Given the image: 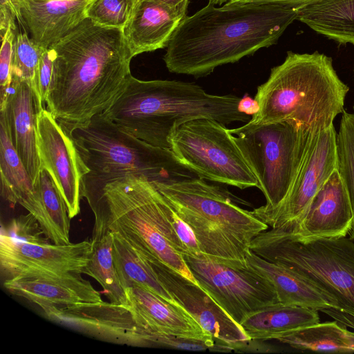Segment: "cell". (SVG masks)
<instances>
[{
    "mask_svg": "<svg viewBox=\"0 0 354 354\" xmlns=\"http://www.w3.org/2000/svg\"><path fill=\"white\" fill-rule=\"evenodd\" d=\"M41 201V210L37 217L46 237L55 244L70 243V221L66 204L54 180L42 169L35 185Z\"/></svg>",
    "mask_w": 354,
    "mask_h": 354,
    "instance_id": "cell-29",
    "label": "cell"
},
{
    "mask_svg": "<svg viewBox=\"0 0 354 354\" xmlns=\"http://www.w3.org/2000/svg\"><path fill=\"white\" fill-rule=\"evenodd\" d=\"M312 0H230L228 4H275L297 8Z\"/></svg>",
    "mask_w": 354,
    "mask_h": 354,
    "instance_id": "cell-38",
    "label": "cell"
},
{
    "mask_svg": "<svg viewBox=\"0 0 354 354\" xmlns=\"http://www.w3.org/2000/svg\"><path fill=\"white\" fill-rule=\"evenodd\" d=\"M319 322L316 310L277 303L248 314L240 326L250 339L268 341Z\"/></svg>",
    "mask_w": 354,
    "mask_h": 354,
    "instance_id": "cell-26",
    "label": "cell"
},
{
    "mask_svg": "<svg viewBox=\"0 0 354 354\" xmlns=\"http://www.w3.org/2000/svg\"><path fill=\"white\" fill-rule=\"evenodd\" d=\"M314 129L292 120L261 124L248 121L241 127L228 129L266 198V205L254 211L271 210L285 198Z\"/></svg>",
    "mask_w": 354,
    "mask_h": 354,
    "instance_id": "cell-9",
    "label": "cell"
},
{
    "mask_svg": "<svg viewBox=\"0 0 354 354\" xmlns=\"http://www.w3.org/2000/svg\"><path fill=\"white\" fill-rule=\"evenodd\" d=\"M93 0H21L20 12L31 38L49 48L86 19Z\"/></svg>",
    "mask_w": 354,
    "mask_h": 354,
    "instance_id": "cell-20",
    "label": "cell"
},
{
    "mask_svg": "<svg viewBox=\"0 0 354 354\" xmlns=\"http://www.w3.org/2000/svg\"><path fill=\"white\" fill-rule=\"evenodd\" d=\"M55 53L52 48L46 49L39 61L36 90L45 104L54 73Z\"/></svg>",
    "mask_w": 354,
    "mask_h": 354,
    "instance_id": "cell-35",
    "label": "cell"
},
{
    "mask_svg": "<svg viewBox=\"0 0 354 354\" xmlns=\"http://www.w3.org/2000/svg\"><path fill=\"white\" fill-rule=\"evenodd\" d=\"M170 218L172 228L185 250V254L196 256L201 253L198 242L193 231L179 217L173 208L170 214Z\"/></svg>",
    "mask_w": 354,
    "mask_h": 354,
    "instance_id": "cell-36",
    "label": "cell"
},
{
    "mask_svg": "<svg viewBox=\"0 0 354 354\" xmlns=\"http://www.w3.org/2000/svg\"><path fill=\"white\" fill-rule=\"evenodd\" d=\"M349 87L339 78L333 59L324 53L289 51L257 88L258 113L249 122L265 124L292 120L313 129L333 124L344 111Z\"/></svg>",
    "mask_w": 354,
    "mask_h": 354,
    "instance_id": "cell-5",
    "label": "cell"
},
{
    "mask_svg": "<svg viewBox=\"0 0 354 354\" xmlns=\"http://www.w3.org/2000/svg\"><path fill=\"white\" fill-rule=\"evenodd\" d=\"M297 20L341 44H354V0H312L296 8Z\"/></svg>",
    "mask_w": 354,
    "mask_h": 354,
    "instance_id": "cell-25",
    "label": "cell"
},
{
    "mask_svg": "<svg viewBox=\"0 0 354 354\" xmlns=\"http://www.w3.org/2000/svg\"><path fill=\"white\" fill-rule=\"evenodd\" d=\"M203 288L239 326L250 313L279 303L274 286L247 263H232L208 255L184 254Z\"/></svg>",
    "mask_w": 354,
    "mask_h": 354,
    "instance_id": "cell-11",
    "label": "cell"
},
{
    "mask_svg": "<svg viewBox=\"0 0 354 354\" xmlns=\"http://www.w3.org/2000/svg\"><path fill=\"white\" fill-rule=\"evenodd\" d=\"M185 16L179 9L162 1L139 0L122 30L133 57L167 47Z\"/></svg>",
    "mask_w": 354,
    "mask_h": 354,
    "instance_id": "cell-21",
    "label": "cell"
},
{
    "mask_svg": "<svg viewBox=\"0 0 354 354\" xmlns=\"http://www.w3.org/2000/svg\"><path fill=\"white\" fill-rule=\"evenodd\" d=\"M149 263L178 304L211 334L216 344L234 352L236 346L250 339L242 328L203 288L159 261Z\"/></svg>",
    "mask_w": 354,
    "mask_h": 354,
    "instance_id": "cell-16",
    "label": "cell"
},
{
    "mask_svg": "<svg viewBox=\"0 0 354 354\" xmlns=\"http://www.w3.org/2000/svg\"><path fill=\"white\" fill-rule=\"evenodd\" d=\"M35 89L26 81L12 77L1 116L6 123L12 145L35 186L41 171L37 147L38 117L44 108Z\"/></svg>",
    "mask_w": 354,
    "mask_h": 354,
    "instance_id": "cell-17",
    "label": "cell"
},
{
    "mask_svg": "<svg viewBox=\"0 0 354 354\" xmlns=\"http://www.w3.org/2000/svg\"><path fill=\"white\" fill-rule=\"evenodd\" d=\"M16 24H11L1 36L0 52V109L7 100L12 83V64L15 41L17 35Z\"/></svg>",
    "mask_w": 354,
    "mask_h": 354,
    "instance_id": "cell-34",
    "label": "cell"
},
{
    "mask_svg": "<svg viewBox=\"0 0 354 354\" xmlns=\"http://www.w3.org/2000/svg\"><path fill=\"white\" fill-rule=\"evenodd\" d=\"M170 149L203 179L239 189L259 188V181L225 125L201 118L176 127Z\"/></svg>",
    "mask_w": 354,
    "mask_h": 354,
    "instance_id": "cell-10",
    "label": "cell"
},
{
    "mask_svg": "<svg viewBox=\"0 0 354 354\" xmlns=\"http://www.w3.org/2000/svg\"><path fill=\"white\" fill-rule=\"evenodd\" d=\"M241 97L207 93L201 86L176 80H140L133 75L103 114L125 132L153 146L170 149L174 129L205 118L225 125L248 122L238 109Z\"/></svg>",
    "mask_w": 354,
    "mask_h": 354,
    "instance_id": "cell-4",
    "label": "cell"
},
{
    "mask_svg": "<svg viewBox=\"0 0 354 354\" xmlns=\"http://www.w3.org/2000/svg\"><path fill=\"white\" fill-rule=\"evenodd\" d=\"M353 72H354V68H353ZM353 110H354V105H353Z\"/></svg>",
    "mask_w": 354,
    "mask_h": 354,
    "instance_id": "cell-43",
    "label": "cell"
},
{
    "mask_svg": "<svg viewBox=\"0 0 354 354\" xmlns=\"http://www.w3.org/2000/svg\"><path fill=\"white\" fill-rule=\"evenodd\" d=\"M209 1H211L212 2H213L214 4H218V5H221L222 3H227V1H229L230 0H209Z\"/></svg>",
    "mask_w": 354,
    "mask_h": 354,
    "instance_id": "cell-42",
    "label": "cell"
},
{
    "mask_svg": "<svg viewBox=\"0 0 354 354\" xmlns=\"http://www.w3.org/2000/svg\"><path fill=\"white\" fill-rule=\"evenodd\" d=\"M62 125L89 170L84 176L133 174L160 183L201 178L170 149L153 146L125 132L103 113L82 124Z\"/></svg>",
    "mask_w": 354,
    "mask_h": 354,
    "instance_id": "cell-7",
    "label": "cell"
},
{
    "mask_svg": "<svg viewBox=\"0 0 354 354\" xmlns=\"http://www.w3.org/2000/svg\"><path fill=\"white\" fill-rule=\"evenodd\" d=\"M215 5L209 1L180 21L163 57L169 72L208 75L277 44L297 16L296 8L275 4Z\"/></svg>",
    "mask_w": 354,
    "mask_h": 354,
    "instance_id": "cell-2",
    "label": "cell"
},
{
    "mask_svg": "<svg viewBox=\"0 0 354 354\" xmlns=\"http://www.w3.org/2000/svg\"><path fill=\"white\" fill-rule=\"evenodd\" d=\"M275 340L299 351L354 352V332L336 321L303 326L282 334Z\"/></svg>",
    "mask_w": 354,
    "mask_h": 354,
    "instance_id": "cell-27",
    "label": "cell"
},
{
    "mask_svg": "<svg viewBox=\"0 0 354 354\" xmlns=\"http://www.w3.org/2000/svg\"><path fill=\"white\" fill-rule=\"evenodd\" d=\"M46 49L30 38L26 32L17 33L14 45L12 77L26 81L37 91V70Z\"/></svg>",
    "mask_w": 354,
    "mask_h": 354,
    "instance_id": "cell-32",
    "label": "cell"
},
{
    "mask_svg": "<svg viewBox=\"0 0 354 354\" xmlns=\"http://www.w3.org/2000/svg\"><path fill=\"white\" fill-rule=\"evenodd\" d=\"M54 73L46 109L63 125H77L103 113L132 75L133 56L122 29L86 18L50 46Z\"/></svg>",
    "mask_w": 354,
    "mask_h": 354,
    "instance_id": "cell-1",
    "label": "cell"
},
{
    "mask_svg": "<svg viewBox=\"0 0 354 354\" xmlns=\"http://www.w3.org/2000/svg\"><path fill=\"white\" fill-rule=\"evenodd\" d=\"M353 213L345 185L337 169L317 192L306 210L295 223L279 227L303 236H346L351 231Z\"/></svg>",
    "mask_w": 354,
    "mask_h": 354,
    "instance_id": "cell-18",
    "label": "cell"
},
{
    "mask_svg": "<svg viewBox=\"0 0 354 354\" xmlns=\"http://www.w3.org/2000/svg\"><path fill=\"white\" fill-rule=\"evenodd\" d=\"M37 147L41 170L50 175L74 218L80 212L82 178L89 170L68 131L46 108L38 117Z\"/></svg>",
    "mask_w": 354,
    "mask_h": 354,
    "instance_id": "cell-14",
    "label": "cell"
},
{
    "mask_svg": "<svg viewBox=\"0 0 354 354\" xmlns=\"http://www.w3.org/2000/svg\"><path fill=\"white\" fill-rule=\"evenodd\" d=\"M45 239L19 241L1 234L0 266L4 280L84 274L93 252L92 241L57 245Z\"/></svg>",
    "mask_w": 354,
    "mask_h": 354,
    "instance_id": "cell-12",
    "label": "cell"
},
{
    "mask_svg": "<svg viewBox=\"0 0 354 354\" xmlns=\"http://www.w3.org/2000/svg\"><path fill=\"white\" fill-rule=\"evenodd\" d=\"M112 233L113 261L124 290L137 284L162 299L178 305L159 279L153 266L140 256L120 235Z\"/></svg>",
    "mask_w": 354,
    "mask_h": 354,
    "instance_id": "cell-28",
    "label": "cell"
},
{
    "mask_svg": "<svg viewBox=\"0 0 354 354\" xmlns=\"http://www.w3.org/2000/svg\"><path fill=\"white\" fill-rule=\"evenodd\" d=\"M0 30L3 35L11 24H15L16 15L8 0H0Z\"/></svg>",
    "mask_w": 354,
    "mask_h": 354,
    "instance_id": "cell-37",
    "label": "cell"
},
{
    "mask_svg": "<svg viewBox=\"0 0 354 354\" xmlns=\"http://www.w3.org/2000/svg\"><path fill=\"white\" fill-rule=\"evenodd\" d=\"M247 264L270 281L283 304L312 308L330 313L339 310L337 301L295 271L265 260L248 250ZM341 313V312H340Z\"/></svg>",
    "mask_w": 354,
    "mask_h": 354,
    "instance_id": "cell-23",
    "label": "cell"
},
{
    "mask_svg": "<svg viewBox=\"0 0 354 354\" xmlns=\"http://www.w3.org/2000/svg\"><path fill=\"white\" fill-rule=\"evenodd\" d=\"M124 291L136 324L146 333L215 344L211 334L181 306L168 302L137 284Z\"/></svg>",
    "mask_w": 354,
    "mask_h": 354,
    "instance_id": "cell-19",
    "label": "cell"
},
{
    "mask_svg": "<svg viewBox=\"0 0 354 354\" xmlns=\"http://www.w3.org/2000/svg\"><path fill=\"white\" fill-rule=\"evenodd\" d=\"M139 1V0H138ZM174 6L184 13H187V9L189 0H158Z\"/></svg>",
    "mask_w": 354,
    "mask_h": 354,
    "instance_id": "cell-40",
    "label": "cell"
},
{
    "mask_svg": "<svg viewBox=\"0 0 354 354\" xmlns=\"http://www.w3.org/2000/svg\"><path fill=\"white\" fill-rule=\"evenodd\" d=\"M8 1L14 10L18 21L25 26L20 12V3L21 0H8Z\"/></svg>",
    "mask_w": 354,
    "mask_h": 354,
    "instance_id": "cell-41",
    "label": "cell"
},
{
    "mask_svg": "<svg viewBox=\"0 0 354 354\" xmlns=\"http://www.w3.org/2000/svg\"><path fill=\"white\" fill-rule=\"evenodd\" d=\"M0 173L1 196L10 206L19 204L35 218L41 210L39 194L17 153L5 120L0 116Z\"/></svg>",
    "mask_w": 354,
    "mask_h": 354,
    "instance_id": "cell-24",
    "label": "cell"
},
{
    "mask_svg": "<svg viewBox=\"0 0 354 354\" xmlns=\"http://www.w3.org/2000/svg\"><path fill=\"white\" fill-rule=\"evenodd\" d=\"M81 183L82 197L95 214L93 232L117 233L145 260L159 261L199 286L172 228V207L154 183L143 176L127 174L84 176Z\"/></svg>",
    "mask_w": 354,
    "mask_h": 354,
    "instance_id": "cell-3",
    "label": "cell"
},
{
    "mask_svg": "<svg viewBox=\"0 0 354 354\" xmlns=\"http://www.w3.org/2000/svg\"><path fill=\"white\" fill-rule=\"evenodd\" d=\"M337 168V132L333 124L315 129L292 186L275 208L252 214L271 228L296 223Z\"/></svg>",
    "mask_w": 354,
    "mask_h": 354,
    "instance_id": "cell-13",
    "label": "cell"
},
{
    "mask_svg": "<svg viewBox=\"0 0 354 354\" xmlns=\"http://www.w3.org/2000/svg\"><path fill=\"white\" fill-rule=\"evenodd\" d=\"M93 252L84 274L95 279L102 287L109 301L128 306L125 291L120 283L113 257V234L109 230L93 233Z\"/></svg>",
    "mask_w": 354,
    "mask_h": 354,
    "instance_id": "cell-30",
    "label": "cell"
},
{
    "mask_svg": "<svg viewBox=\"0 0 354 354\" xmlns=\"http://www.w3.org/2000/svg\"><path fill=\"white\" fill-rule=\"evenodd\" d=\"M238 109L243 113L252 116L259 112L260 106L254 98L252 99L246 94L240 99Z\"/></svg>",
    "mask_w": 354,
    "mask_h": 354,
    "instance_id": "cell-39",
    "label": "cell"
},
{
    "mask_svg": "<svg viewBox=\"0 0 354 354\" xmlns=\"http://www.w3.org/2000/svg\"><path fill=\"white\" fill-rule=\"evenodd\" d=\"M50 320L118 344L146 346L148 334L136 324L129 306L111 301L41 308Z\"/></svg>",
    "mask_w": 354,
    "mask_h": 354,
    "instance_id": "cell-15",
    "label": "cell"
},
{
    "mask_svg": "<svg viewBox=\"0 0 354 354\" xmlns=\"http://www.w3.org/2000/svg\"><path fill=\"white\" fill-rule=\"evenodd\" d=\"M193 231L201 252L227 263H247L252 240L268 225L232 202L219 187L203 178L154 183Z\"/></svg>",
    "mask_w": 354,
    "mask_h": 354,
    "instance_id": "cell-6",
    "label": "cell"
},
{
    "mask_svg": "<svg viewBox=\"0 0 354 354\" xmlns=\"http://www.w3.org/2000/svg\"><path fill=\"white\" fill-rule=\"evenodd\" d=\"M249 248L288 268L335 298L342 313L354 319V240L346 236H303L281 228L257 235Z\"/></svg>",
    "mask_w": 354,
    "mask_h": 354,
    "instance_id": "cell-8",
    "label": "cell"
},
{
    "mask_svg": "<svg viewBox=\"0 0 354 354\" xmlns=\"http://www.w3.org/2000/svg\"><path fill=\"white\" fill-rule=\"evenodd\" d=\"M138 0H93L86 10V18L94 23L123 30Z\"/></svg>",
    "mask_w": 354,
    "mask_h": 354,
    "instance_id": "cell-33",
    "label": "cell"
},
{
    "mask_svg": "<svg viewBox=\"0 0 354 354\" xmlns=\"http://www.w3.org/2000/svg\"><path fill=\"white\" fill-rule=\"evenodd\" d=\"M337 169L346 188L353 213L350 231L354 240V113L344 111L337 133Z\"/></svg>",
    "mask_w": 354,
    "mask_h": 354,
    "instance_id": "cell-31",
    "label": "cell"
},
{
    "mask_svg": "<svg viewBox=\"0 0 354 354\" xmlns=\"http://www.w3.org/2000/svg\"><path fill=\"white\" fill-rule=\"evenodd\" d=\"M12 295L45 307H66L102 301L101 292L81 274L64 277H24L3 281Z\"/></svg>",
    "mask_w": 354,
    "mask_h": 354,
    "instance_id": "cell-22",
    "label": "cell"
}]
</instances>
